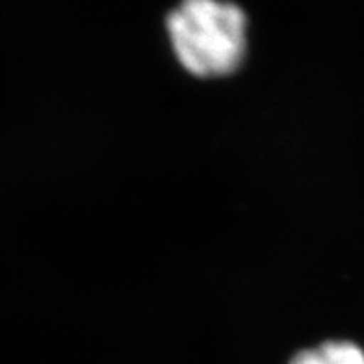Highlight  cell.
<instances>
[{"label":"cell","mask_w":364,"mask_h":364,"mask_svg":"<svg viewBox=\"0 0 364 364\" xmlns=\"http://www.w3.org/2000/svg\"><path fill=\"white\" fill-rule=\"evenodd\" d=\"M173 56L197 78H223L247 54V15L238 4L188 0L166 17Z\"/></svg>","instance_id":"1"},{"label":"cell","mask_w":364,"mask_h":364,"mask_svg":"<svg viewBox=\"0 0 364 364\" xmlns=\"http://www.w3.org/2000/svg\"><path fill=\"white\" fill-rule=\"evenodd\" d=\"M288 364H364V348L351 341H326L297 351Z\"/></svg>","instance_id":"2"}]
</instances>
